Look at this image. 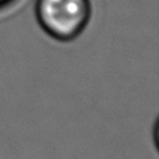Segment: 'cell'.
<instances>
[{
	"instance_id": "obj_1",
	"label": "cell",
	"mask_w": 159,
	"mask_h": 159,
	"mask_svg": "<svg viewBox=\"0 0 159 159\" xmlns=\"http://www.w3.org/2000/svg\"><path fill=\"white\" fill-rule=\"evenodd\" d=\"M35 16L47 36L60 42H71L88 26L92 2L91 0H36Z\"/></svg>"
},
{
	"instance_id": "obj_2",
	"label": "cell",
	"mask_w": 159,
	"mask_h": 159,
	"mask_svg": "<svg viewBox=\"0 0 159 159\" xmlns=\"http://www.w3.org/2000/svg\"><path fill=\"white\" fill-rule=\"evenodd\" d=\"M20 0H0V12H4L11 7H14Z\"/></svg>"
}]
</instances>
